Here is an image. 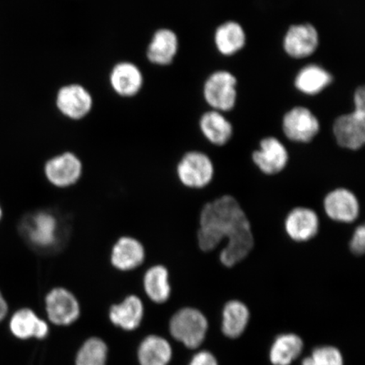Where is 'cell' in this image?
Segmentation results:
<instances>
[{"instance_id":"obj_3","label":"cell","mask_w":365,"mask_h":365,"mask_svg":"<svg viewBox=\"0 0 365 365\" xmlns=\"http://www.w3.org/2000/svg\"><path fill=\"white\" fill-rule=\"evenodd\" d=\"M208 329L207 319L199 310L185 308L173 317L171 334L190 349H196L202 344Z\"/></svg>"},{"instance_id":"obj_13","label":"cell","mask_w":365,"mask_h":365,"mask_svg":"<svg viewBox=\"0 0 365 365\" xmlns=\"http://www.w3.org/2000/svg\"><path fill=\"white\" fill-rule=\"evenodd\" d=\"M318 44L317 31L309 24L292 26L284 38L285 51L295 58L312 56Z\"/></svg>"},{"instance_id":"obj_10","label":"cell","mask_w":365,"mask_h":365,"mask_svg":"<svg viewBox=\"0 0 365 365\" xmlns=\"http://www.w3.org/2000/svg\"><path fill=\"white\" fill-rule=\"evenodd\" d=\"M81 172L80 159L71 153L58 155L50 159L45 166L48 181L61 188L76 184L81 178Z\"/></svg>"},{"instance_id":"obj_27","label":"cell","mask_w":365,"mask_h":365,"mask_svg":"<svg viewBox=\"0 0 365 365\" xmlns=\"http://www.w3.org/2000/svg\"><path fill=\"white\" fill-rule=\"evenodd\" d=\"M106 344L98 339L86 342L77 354L76 365H105L107 360Z\"/></svg>"},{"instance_id":"obj_26","label":"cell","mask_w":365,"mask_h":365,"mask_svg":"<svg viewBox=\"0 0 365 365\" xmlns=\"http://www.w3.org/2000/svg\"><path fill=\"white\" fill-rule=\"evenodd\" d=\"M303 346L302 340L294 334L278 336L271 349L272 363L274 365H289L302 353Z\"/></svg>"},{"instance_id":"obj_4","label":"cell","mask_w":365,"mask_h":365,"mask_svg":"<svg viewBox=\"0 0 365 365\" xmlns=\"http://www.w3.org/2000/svg\"><path fill=\"white\" fill-rule=\"evenodd\" d=\"M58 110L70 120H80L93 108L90 91L80 84H68L59 88L56 99Z\"/></svg>"},{"instance_id":"obj_18","label":"cell","mask_w":365,"mask_h":365,"mask_svg":"<svg viewBox=\"0 0 365 365\" xmlns=\"http://www.w3.org/2000/svg\"><path fill=\"white\" fill-rule=\"evenodd\" d=\"M10 327L13 334L21 339H44L48 332L47 323L29 309L18 310L11 319Z\"/></svg>"},{"instance_id":"obj_11","label":"cell","mask_w":365,"mask_h":365,"mask_svg":"<svg viewBox=\"0 0 365 365\" xmlns=\"http://www.w3.org/2000/svg\"><path fill=\"white\" fill-rule=\"evenodd\" d=\"M109 83L114 93L121 97L130 98L143 89L144 77L134 63L122 61L113 67L109 74Z\"/></svg>"},{"instance_id":"obj_33","label":"cell","mask_w":365,"mask_h":365,"mask_svg":"<svg viewBox=\"0 0 365 365\" xmlns=\"http://www.w3.org/2000/svg\"><path fill=\"white\" fill-rule=\"evenodd\" d=\"M2 217V210L1 207H0V219H1Z\"/></svg>"},{"instance_id":"obj_15","label":"cell","mask_w":365,"mask_h":365,"mask_svg":"<svg viewBox=\"0 0 365 365\" xmlns=\"http://www.w3.org/2000/svg\"><path fill=\"white\" fill-rule=\"evenodd\" d=\"M179 49V39L175 31L168 29L155 31L147 50L148 61L155 66H166L175 59Z\"/></svg>"},{"instance_id":"obj_28","label":"cell","mask_w":365,"mask_h":365,"mask_svg":"<svg viewBox=\"0 0 365 365\" xmlns=\"http://www.w3.org/2000/svg\"><path fill=\"white\" fill-rule=\"evenodd\" d=\"M302 365H344V359L339 349L333 346H322L313 351L305 359Z\"/></svg>"},{"instance_id":"obj_21","label":"cell","mask_w":365,"mask_h":365,"mask_svg":"<svg viewBox=\"0 0 365 365\" xmlns=\"http://www.w3.org/2000/svg\"><path fill=\"white\" fill-rule=\"evenodd\" d=\"M249 319L247 307L240 301H230L223 309L222 331L230 339H236L244 332Z\"/></svg>"},{"instance_id":"obj_14","label":"cell","mask_w":365,"mask_h":365,"mask_svg":"<svg viewBox=\"0 0 365 365\" xmlns=\"http://www.w3.org/2000/svg\"><path fill=\"white\" fill-rule=\"evenodd\" d=\"M324 207L332 220L352 222L359 214V203L355 195L346 189H336L327 195Z\"/></svg>"},{"instance_id":"obj_19","label":"cell","mask_w":365,"mask_h":365,"mask_svg":"<svg viewBox=\"0 0 365 365\" xmlns=\"http://www.w3.org/2000/svg\"><path fill=\"white\" fill-rule=\"evenodd\" d=\"M143 304L138 297L130 296L124 302L113 305L109 316L114 325L130 331L139 327L143 317Z\"/></svg>"},{"instance_id":"obj_2","label":"cell","mask_w":365,"mask_h":365,"mask_svg":"<svg viewBox=\"0 0 365 365\" xmlns=\"http://www.w3.org/2000/svg\"><path fill=\"white\" fill-rule=\"evenodd\" d=\"M21 232L29 243L43 252L61 250L68 238V226L53 212L41 211L22 222Z\"/></svg>"},{"instance_id":"obj_22","label":"cell","mask_w":365,"mask_h":365,"mask_svg":"<svg viewBox=\"0 0 365 365\" xmlns=\"http://www.w3.org/2000/svg\"><path fill=\"white\" fill-rule=\"evenodd\" d=\"M144 287L145 293L154 302H165L171 293L170 276L167 269L160 264L150 267L145 274Z\"/></svg>"},{"instance_id":"obj_1","label":"cell","mask_w":365,"mask_h":365,"mask_svg":"<svg viewBox=\"0 0 365 365\" xmlns=\"http://www.w3.org/2000/svg\"><path fill=\"white\" fill-rule=\"evenodd\" d=\"M197 239L200 250L205 252L227 239V245L220 254V261L227 267L243 261L254 247L248 218L231 195L222 196L205 205L200 213Z\"/></svg>"},{"instance_id":"obj_32","label":"cell","mask_w":365,"mask_h":365,"mask_svg":"<svg viewBox=\"0 0 365 365\" xmlns=\"http://www.w3.org/2000/svg\"><path fill=\"white\" fill-rule=\"evenodd\" d=\"M8 312V305L3 295L0 293V322L6 317Z\"/></svg>"},{"instance_id":"obj_24","label":"cell","mask_w":365,"mask_h":365,"mask_svg":"<svg viewBox=\"0 0 365 365\" xmlns=\"http://www.w3.org/2000/svg\"><path fill=\"white\" fill-rule=\"evenodd\" d=\"M217 48L225 56H232L244 47L245 34L242 26L235 21H228L219 26L215 34Z\"/></svg>"},{"instance_id":"obj_8","label":"cell","mask_w":365,"mask_h":365,"mask_svg":"<svg viewBox=\"0 0 365 365\" xmlns=\"http://www.w3.org/2000/svg\"><path fill=\"white\" fill-rule=\"evenodd\" d=\"M46 307L50 321L56 325H71L80 316V307L76 297L61 287L50 292L46 298Z\"/></svg>"},{"instance_id":"obj_23","label":"cell","mask_w":365,"mask_h":365,"mask_svg":"<svg viewBox=\"0 0 365 365\" xmlns=\"http://www.w3.org/2000/svg\"><path fill=\"white\" fill-rule=\"evenodd\" d=\"M171 357V346L162 337L148 336L140 346L139 360L141 365H167Z\"/></svg>"},{"instance_id":"obj_25","label":"cell","mask_w":365,"mask_h":365,"mask_svg":"<svg viewBox=\"0 0 365 365\" xmlns=\"http://www.w3.org/2000/svg\"><path fill=\"white\" fill-rule=\"evenodd\" d=\"M332 77L329 73L318 66H308L300 71L296 77L297 89L303 93L314 95L331 84Z\"/></svg>"},{"instance_id":"obj_17","label":"cell","mask_w":365,"mask_h":365,"mask_svg":"<svg viewBox=\"0 0 365 365\" xmlns=\"http://www.w3.org/2000/svg\"><path fill=\"white\" fill-rule=\"evenodd\" d=\"M144 259L143 245L131 237H122L113 246L111 262L118 270H133L140 266Z\"/></svg>"},{"instance_id":"obj_16","label":"cell","mask_w":365,"mask_h":365,"mask_svg":"<svg viewBox=\"0 0 365 365\" xmlns=\"http://www.w3.org/2000/svg\"><path fill=\"white\" fill-rule=\"evenodd\" d=\"M319 217L312 209L298 207L287 215L285 230L290 238L297 242L308 241L319 231Z\"/></svg>"},{"instance_id":"obj_7","label":"cell","mask_w":365,"mask_h":365,"mask_svg":"<svg viewBox=\"0 0 365 365\" xmlns=\"http://www.w3.org/2000/svg\"><path fill=\"white\" fill-rule=\"evenodd\" d=\"M333 132L341 147L359 150L365 143V113L354 111L340 116L333 125Z\"/></svg>"},{"instance_id":"obj_29","label":"cell","mask_w":365,"mask_h":365,"mask_svg":"<svg viewBox=\"0 0 365 365\" xmlns=\"http://www.w3.org/2000/svg\"><path fill=\"white\" fill-rule=\"evenodd\" d=\"M350 250L356 255H361L365 250V228L364 225L357 227L350 242Z\"/></svg>"},{"instance_id":"obj_31","label":"cell","mask_w":365,"mask_h":365,"mask_svg":"<svg viewBox=\"0 0 365 365\" xmlns=\"http://www.w3.org/2000/svg\"><path fill=\"white\" fill-rule=\"evenodd\" d=\"M355 111L365 113V93L364 88L361 86L356 91L354 94Z\"/></svg>"},{"instance_id":"obj_30","label":"cell","mask_w":365,"mask_h":365,"mask_svg":"<svg viewBox=\"0 0 365 365\" xmlns=\"http://www.w3.org/2000/svg\"><path fill=\"white\" fill-rule=\"evenodd\" d=\"M190 365H218L217 362V359L214 356L207 351H203V352H200L197 354L195 355V357Z\"/></svg>"},{"instance_id":"obj_12","label":"cell","mask_w":365,"mask_h":365,"mask_svg":"<svg viewBox=\"0 0 365 365\" xmlns=\"http://www.w3.org/2000/svg\"><path fill=\"white\" fill-rule=\"evenodd\" d=\"M252 158L255 165L269 175L284 170L289 161V154L284 145L274 137L262 140L261 148L255 150Z\"/></svg>"},{"instance_id":"obj_9","label":"cell","mask_w":365,"mask_h":365,"mask_svg":"<svg viewBox=\"0 0 365 365\" xmlns=\"http://www.w3.org/2000/svg\"><path fill=\"white\" fill-rule=\"evenodd\" d=\"M282 125L287 138L296 143H309L319 130L316 116L303 107L294 108L286 113Z\"/></svg>"},{"instance_id":"obj_6","label":"cell","mask_w":365,"mask_h":365,"mask_svg":"<svg viewBox=\"0 0 365 365\" xmlns=\"http://www.w3.org/2000/svg\"><path fill=\"white\" fill-rule=\"evenodd\" d=\"M236 83L235 77L230 72L214 73L204 86L205 101L217 110H231L236 102Z\"/></svg>"},{"instance_id":"obj_20","label":"cell","mask_w":365,"mask_h":365,"mask_svg":"<svg viewBox=\"0 0 365 365\" xmlns=\"http://www.w3.org/2000/svg\"><path fill=\"white\" fill-rule=\"evenodd\" d=\"M200 125L203 135L212 144L223 145L231 138L232 125L220 113H205L200 121Z\"/></svg>"},{"instance_id":"obj_5","label":"cell","mask_w":365,"mask_h":365,"mask_svg":"<svg viewBox=\"0 0 365 365\" xmlns=\"http://www.w3.org/2000/svg\"><path fill=\"white\" fill-rule=\"evenodd\" d=\"M177 173L182 185L190 188H203L212 180L213 164L207 155L190 152L181 159Z\"/></svg>"}]
</instances>
